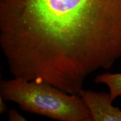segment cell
Wrapping results in <instances>:
<instances>
[{"instance_id":"1","label":"cell","mask_w":121,"mask_h":121,"mask_svg":"<svg viewBox=\"0 0 121 121\" xmlns=\"http://www.w3.org/2000/svg\"><path fill=\"white\" fill-rule=\"evenodd\" d=\"M53 38L71 45L98 40L121 46V0H13Z\"/></svg>"},{"instance_id":"5","label":"cell","mask_w":121,"mask_h":121,"mask_svg":"<svg viewBox=\"0 0 121 121\" xmlns=\"http://www.w3.org/2000/svg\"><path fill=\"white\" fill-rule=\"evenodd\" d=\"M8 113V118L10 121H24L26 119L22 116L15 109H12L7 111Z\"/></svg>"},{"instance_id":"4","label":"cell","mask_w":121,"mask_h":121,"mask_svg":"<svg viewBox=\"0 0 121 121\" xmlns=\"http://www.w3.org/2000/svg\"><path fill=\"white\" fill-rule=\"evenodd\" d=\"M96 84H104L109 89L110 98L114 101L121 96V73H106L96 76L95 78Z\"/></svg>"},{"instance_id":"3","label":"cell","mask_w":121,"mask_h":121,"mask_svg":"<svg viewBox=\"0 0 121 121\" xmlns=\"http://www.w3.org/2000/svg\"><path fill=\"white\" fill-rule=\"evenodd\" d=\"M79 96L93 121H121V110L113 105L109 93L82 89Z\"/></svg>"},{"instance_id":"6","label":"cell","mask_w":121,"mask_h":121,"mask_svg":"<svg viewBox=\"0 0 121 121\" xmlns=\"http://www.w3.org/2000/svg\"><path fill=\"white\" fill-rule=\"evenodd\" d=\"M5 100L3 99V98L1 96H0V113L1 114H3L4 112H6L8 111L6 104L4 102Z\"/></svg>"},{"instance_id":"2","label":"cell","mask_w":121,"mask_h":121,"mask_svg":"<svg viewBox=\"0 0 121 121\" xmlns=\"http://www.w3.org/2000/svg\"><path fill=\"white\" fill-rule=\"evenodd\" d=\"M1 96L24 111L60 121H93L78 95L69 94L45 82L19 78L1 80Z\"/></svg>"}]
</instances>
